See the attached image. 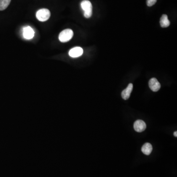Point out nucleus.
Returning a JSON list of instances; mask_svg holds the SVG:
<instances>
[{
    "instance_id": "f257e3e1",
    "label": "nucleus",
    "mask_w": 177,
    "mask_h": 177,
    "mask_svg": "<svg viewBox=\"0 0 177 177\" xmlns=\"http://www.w3.org/2000/svg\"><path fill=\"white\" fill-rule=\"evenodd\" d=\"M81 7L84 11V16L85 17L89 18L92 15V5L88 0H83L81 2Z\"/></svg>"
},
{
    "instance_id": "f8f14e48",
    "label": "nucleus",
    "mask_w": 177,
    "mask_h": 177,
    "mask_svg": "<svg viewBox=\"0 0 177 177\" xmlns=\"http://www.w3.org/2000/svg\"><path fill=\"white\" fill-rule=\"evenodd\" d=\"M157 0H147V5L148 7H152L156 2Z\"/></svg>"
},
{
    "instance_id": "20e7f679",
    "label": "nucleus",
    "mask_w": 177,
    "mask_h": 177,
    "mask_svg": "<svg viewBox=\"0 0 177 177\" xmlns=\"http://www.w3.org/2000/svg\"><path fill=\"white\" fill-rule=\"evenodd\" d=\"M134 129L136 131L138 132H142L146 130V124L143 120H138L134 122Z\"/></svg>"
},
{
    "instance_id": "6e6552de",
    "label": "nucleus",
    "mask_w": 177,
    "mask_h": 177,
    "mask_svg": "<svg viewBox=\"0 0 177 177\" xmlns=\"http://www.w3.org/2000/svg\"><path fill=\"white\" fill-rule=\"evenodd\" d=\"M34 32L33 29L31 27H26L23 29V37L27 39H31L34 37Z\"/></svg>"
},
{
    "instance_id": "9d476101",
    "label": "nucleus",
    "mask_w": 177,
    "mask_h": 177,
    "mask_svg": "<svg viewBox=\"0 0 177 177\" xmlns=\"http://www.w3.org/2000/svg\"><path fill=\"white\" fill-rule=\"evenodd\" d=\"M142 152L146 155H149L152 153L153 147L149 143H146L142 147Z\"/></svg>"
},
{
    "instance_id": "0eeeda50",
    "label": "nucleus",
    "mask_w": 177,
    "mask_h": 177,
    "mask_svg": "<svg viewBox=\"0 0 177 177\" xmlns=\"http://www.w3.org/2000/svg\"><path fill=\"white\" fill-rule=\"evenodd\" d=\"M133 89V84L132 83L129 84L127 88L123 91L122 92V98L125 100H127L130 98V94Z\"/></svg>"
},
{
    "instance_id": "7ed1b4c3",
    "label": "nucleus",
    "mask_w": 177,
    "mask_h": 177,
    "mask_svg": "<svg viewBox=\"0 0 177 177\" xmlns=\"http://www.w3.org/2000/svg\"><path fill=\"white\" fill-rule=\"evenodd\" d=\"M73 36V32L71 29H66L61 31L59 35V39L61 42H66L70 41Z\"/></svg>"
},
{
    "instance_id": "ddd939ff",
    "label": "nucleus",
    "mask_w": 177,
    "mask_h": 177,
    "mask_svg": "<svg viewBox=\"0 0 177 177\" xmlns=\"http://www.w3.org/2000/svg\"><path fill=\"white\" fill-rule=\"evenodd\" d=\"M174 135L175 136V137H177V131H175L174 133Z\"/></svg>"
},
{
    "instance_id": "423d86ee",
    "label": "nucleus",
    "mask_w": 177,
    "mask_h": 177,
    "mask_svg": "<svg viewBox=\"0 0 177 177\" xmlns=\"http://www.w3.org/2000/svg\"><path fill=\"white\" fill-rule=\"evenodd\" d=\"M83 53V50L80 47H75L69 51V55L72 58L80 57Z\"/></svg>"
},
{
    "instance_id": "1a4fd4ad",
    "label": "nucleus",
    "mask_w": 177,
    "mask_h": 177,
    "mask_svg": "<svg viewBox=\"0 0 177 177\" xmlns=\"http://www.w3.org/2000/svg\"><path fill=\"white\" fill-rule=\"evenodd\" d=\"M160 24L162 28H167L169 26L170 22L168 18V16L166 14H163L160 20Z\"/></svg>"
},
{
    "instance_id": "f03ea898",
    "label": "nucleus",
    "mask_w": 177,
    "mask_h": 177,
    "mask_svg": "<svg viewBox=\"0 0 177 177\" xmlns=\"http://www.w3.org/2000/svg\"><path fill=\"white\" fill-rule=\"evenodd\" d=\"M51 15L49 10L47 8L39 9L36 13V17L39 21L44 22L47 21L50 18Z\"/></svg>"
},
{
    "instance_id": "39448f33",
    "label": "nucleus",
    "mask_w": 177,
    "mask_h": 177,
    "mask_svg": "<svg viewBox=\"0 0 177 177\" xmlns=\"http://www.w3.org/2000/svg\"><path fill=\"white\" fill-rule=\"evenodd\" d=\"M149 86L151 90L153 91H157L161 87L160 84L155 78L150 79L149 82Z\"/></svg>"
},
{
    "instance_id": "9b49d317",
    "label": "nucleus",
    "mask_w": 177,
    "mask_h": 177,
    "mask_svg": "<svg viewBox=\"0 0 177 177\" xmlns=\"http://www.w3.org/2000/svg\"><path fill=\"white\" fill-rule=\"evenodd\" d=\"M11 0H0V11H4L9 6Z\"/></svg>"
}]
</instances>
